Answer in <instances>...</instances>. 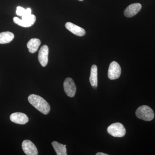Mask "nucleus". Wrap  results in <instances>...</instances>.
Wrapping results in <instances>:
<instances>
[{
  "label": "nucleus",
  "mask_w": 155,
  "mask_h": 155,
  "mask_svg": "<svg viewBox=\"0 0 155 155\" xmlns=\"http://www.w3.org/2000/svg\"><path fill=\"white\" fill-rule=\"evenodd\" d=\"M10 119L12 122L20 125H24L28 122V118L27 115L23 113H14L10 116Z\"/></svg>",
  "instance_id": "1a4fd4ad"
},
{
  "label": "nucleus",
  "mask_w": 155,
  "mask_h": 155,
  "mask_svg": "<svg viewBox=\"0 0 155 155\" xmlns=\"http://www.w3.org/2000/svg\"><path fill=\"white\" fill-rule=\"evenodd\" d=\"M64 91L66 94L70 97H73L75 95L76 91V85L73 79L71 78H67L64 83Z\"/></svg>",
  "instance_id": "423d86ee"
},
{
  "label": "nucleus",
  "mask_w": 155,
  "mask_h": 155,
  "mask_svg": "<svg viewBox=\"0 0 155 155\" xmlns=\"http://www.w3.org/2000/svg\"><path fill=\"white\" fill-rule=\"evenodd\" d=\"M41 42L39 39L32 38L30 39L27 44V47L28 51L31 53L36 52L40 46Z\"/></svg>",
  "instance_id": "ddd939ff"
},
{
  "label": "nucleus",
  "mask_w": 155,
  "mask_h": 155,
  "mask_svg": "<svg viewBox=\"0 0 155 155\" xmlns=\"http://www.w3.org/2000/svg\"><path fill=\"white\" fill-rule=\"evenodd\" d=\"M14 38V34L10 31H5L0 33V44H5L11 42Z\"/></svg>",
  "instance_id": "4468645a"
},
{
  "label": "nucleus",
  "mask_w": 155,
  "mask_h": 155,
  "mask_svg": "<svg viewBox=\"0 0 155 155\" xmlns=\"http://www.w3.org/2000/svg\"><path fill=\"white\" fill-rule=\"evenodd\" d=\"M135 114L139 119L145 121H151L154 117V114L152 109L146 105L139 107L136 111Z\"/></svg>",
  "instance_id": "f03ea898"
},
{
  "label": "nucleus",
  "mask_w": 155,
  "mask_h": 155,
  "mask_svg": "<svg viewBox=\"0 0 155 155\" xmlns=\"http://www.w3.org/2000/svg\"><path fill=\"white\" fill-rule=\"evenodd\" d=\"M23 152L27 155H38V151L35 145L30 140H25L22 143Z\"/></svg>",
  "instance_id": "0eeeda50"
},
{
  "label": "nucleus",
  "mask_w": 155,
  "mask_h": 155,
  "mask_svg": "<svg viewBox=\"0 0 155 155\" xmlns=\"http://www.w3.org/2000/svg\"><path fill=\"white\" fill-rule=\"evenodd\" d=\"M107 131L110 135L114 137H123L126 134L125 127L119 122L111 124L108 127Z\"/></svg>",
  "instance_id": "7ed1b4c3"
},
{
  "label": "nucleus",
  "mask_w": 155,
  "mask_h": 155,
  "mask_svg": "<svg viewBox=\"0 0 155 155\" xmlns=\"http://www.w3.org/2000/svg\"><path fill=\"white\" fill-rule=\"evenodd\" d=\"M14 23L23 27H29L32 26L36 21V17L33 14L24 15L22 16V19L17 17H14L13 19Z\"/></svg>",
  "instance_id": "20e7f679"
},
{
  "label": "nucleus",
  "mask_w": 155,
  "mask_h": 155,
  "mask_svg": "<svg viewBox=\"0 0 155 155\" xmlns=\"http://www.w3.org/2000/svg\"><path fill=\"white\" fill-rule=\"evenodd\" d=\"M121 68L120 65L116 61H113L110 64L108 69V76L110 80H115L120 77Z\"/></svg>",
  "instance_id": "39448f33"
},
{
  "label": "nucleus",
  "mask_w": 155,
  "mask_h": 155,
  "mask_svg": "<svg viewBox=\"0 0 155 155\" xmlns=\"http://www.w3.org/2000/svg\"><path fill=\"white\" fill-rule=\"evenodd\" d=\"M31 10L30 8H28L25 10V14L24 15H28L31 14ZM23 15V16H24Z\"/></svg>",
  "instance_id": "f3484780"
},
{
  "label": "nucleus",
  "mask_w": 155,
  "mask_h": 155,
  "mask_svg": "<svg viewBox=\"0 0 155 155\" xmlns=\"http://www.w3.org/2000/svg\"><path fill=\"white\" fill-rule=\"evenodd\" d=\"M141 5L139 3H134L130 5L125 9L124 14L125 17H132L136 15L140 11Z\"/></svg>",
  "instance_id": "9d476101"
},
{
  "label": "nucleus",
  "mask_w": 155,
  "mask_h": 155,
  "mask_svg": "<svg viewBox=\"0 0 155 155\" xmlns=\"http://www.w3.org/2000/svg\"><path fill=\"white\" fill-rule=\"evenodd\" d=\"M48 54L49 48L48 46L46 45L42 46L39 51L38 55V61L42 67H45L47 65Z\"/></svg>",
  "instance_id": "6e6552de"
},
{
  "label": "nucleus",
  "mask_w": 155,
  "mask_h": 155,
  "mask_svg": "<svg viewBox=\"0 0 155 155\" xmlns=\"http://www.w3.org/2000/svg\"><path fill=\"white\" fill-rule=\"evenodd\" d=\"M52 145L58 155H67L66 145L61 144L57 141L52 143Z\"/></svg>",
  "instance_id": "2eb2a0df"
},
{
  "label": "nucleus",
  "mask_w": 155,
  "mask_h": 155,
  "mask_svg": "<svg viewBox=\"0 0 155 155\" xmlns=\"http://www.w3.org/2000/svg\"><path fill=\"white\" fill-rule=\"evenodd\" d=\"M25 9L24 8L21 7H17V11H16V14L18 16H23L25 14Z\"/></svg>",
  "instance_id": "dca6fc26"
},
{
  "label": "nucleus",
  "mask_w": 155,
  "mask_h": 155,
  "mask_svg": "<svg viewBox=\"0 0 155 155\" xmlns=\"http://www.w3.org/2000/svg\"><path fill=\"white\" fill-rule=\"evenodd\" d=\"M65 27L70 32L77 36H83L86 33L85 31L84 28L73 24L72 22H67L65 24Z\"/></svg>",
  "instance_id": "9b49d317"
},
{
  "label": "nucleus",
  "mask_w": 155,
  "mask_h": 155,
  "mask_svg": "<svg viewBox=\"0 0 155 155\" xmlns=\"http://www.w3.org/2000/svg\"><path fill=\"white\" fill-rule=\"evenodd\" d=\"M96 155H108L107 154L104 153H96Z\"/></svg>",
  "instance_id": "a211bd4d"
},
{
  "label": "nucleus",
  "mask_w": 155,
  "mask_h": 155,
  "mask_svg": "<svg viewBox=\"0 0 155 155\" xmlns=\"http://www.w3.org/2000/svg\"><path fill=\"white\" fill-rule=\"evenodd\" d=\"M28 101L31 105L42 114L47 115L49 113L51 110L49 104L40 96L31 94L28 97Z\"/></svg>",
  "instance_id": "f257e3e1"
},
{
  "label": "nucleus",
  "mask_w": 155,
  "mask_h": 155,
  "mask_svg": "<svg viewBox=\"0 0 155 155\" xmlns=\"http://www.w3.org/2000/svg\"><path fill=\"white\" fill-rule=\"evenodd\" d=\"M89 80L92 87L94 88H97V87L98 80L97 67L96 65H93L92 66Z\"/></svg>",
  "instance_id": "f8f14e48"
},
{
  "label": "nucleus",
  "mask_w": 155,
  "mask_h": 155,
  "mask_svg": "<svg viewBox=\"0 0 155 155\" xmlns=\"http://www.w3.org/2000/svg\"><path fill=\"white\" fill-rule=\"evenodd\" d=\"M78 1H83V0H78Z\"/></svg>",
  "instance_id": "6ab92c4d"
}]
</instances>
